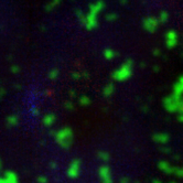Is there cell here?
<instances>
[{"instance_id": "obj_7", "label": "cell", "mask_w": 183, "mask_h": 183, "mask_svg": "<svg viewBox=\"0 0 183 183\" xmlns=\"http://www.w3.org/2000/svg\"><path fill=\"white\" fill-rule=\"evenodd\" d=\"M44 124H45L46 126H52L53 122L55 121V117L53 116V115H49V116H46L45 118H44Z\"/></svg>"}, {"instance_id": "obj_12", "label": "cell", "mask_w": 183, "mask_h": 183, "mask_svg": "<svg viewBox=\"0 0 183 183\" xmlns=\"http://www.w3.org/2000/svg\"><path fill=\"white\" fill-rule=\"evenodd\" d=\"M153 183H161V182H160V181H158V180H155V181H153Z\"/></svg>"}, {"instance_id": "obj_5", "label": "cell", "mask_w": 183, "mask_h": 183, "mask_svg": "<svg viewBox=\"0 0 183 183\" xmlns=\"http://www.w3.org/2000/svg\"><path fill=\"white\" fill-rule=\"evenodd\" d=\"M153 140L158 142V144L165 145L169 141V136L165 134H157L153 136Z\"/></svg>"}, {"instance_id": "obj_11", "label": "cell", "mask_w": 183, "mask_h": 183, "mask_svg": "<svg viewBox=\"0 0 183 183\" xmlns=\"http://www.w3.org/2000/svg\"><path fill=\"white\" fill-rule=\"evenodd\" d=\"M120 183H130V182H129L128 179H122L121 182H120Z\"/></svg>"}, {"instance_id": "obj_10", "label": "cell", "mask_w": 183, "mask_h": 183, "mask_svg": "<svg viewBox=\"0 0 183 183\" xmlns=\"http://www.w3.org/2000/svg\"><path fill=\"white\" fill-rule=\"evenodd\" d=\"M46 181H48V180H46L45 178H39V182H40V183H41V182H42V183H45Z\"/></svg>"}, {"instance_id": "obj_9", "label": "cell", "mask_w": 183, "mask_h": 183, "mask_svg": "<svg viewBox=\"0 0 183 183\" xmlns=\"http://www.w3.org/2000/svg\"><path fill=\"white\" fill-rule=\"evenodd\" d=\"M173 173H175L178 177H181L183 178V168H180V169H177V170H174L173 169Z\"/></svg>"}, {"instance_id": "obj_6", "label": "cell", "mask_w": 183, "mask_h": 183, "mask_svg": "<svg viewBox=\"0 0 183 183\" xmlns=\"http://www.w3.org/2000/svg\"><path fill=\"white\" fill-rule=\"evenodd\" d=\"M158 165H159V169L161 171H163V172H165V173H173V168H172L167 161L159 162Z\"/></svg>"}, {"instance_id": "obj_3", "label": "cell", "mask_w": 183, "mask_h": 183, "mask_svg": "<svg viewBox=\"0 0 183 183\" xmlns=\"http://www.w3.org/2000/svg\"><path fill=\"white\" fill-rule=\"evenodd\" d=\"M179 104H180L179 96H175V95H173L170 98H167L165 101V105L169 111H175L179 109Z\"/></svg>"}, {"instance_id": "obj_4", "label": "cell", "mask_w": 183, "mask_h": 183, "mask_svg": "<svg viewBox=\"0 0 183 183\" xmlns=\"http://www.w3.org/2000/svg\"><path fill=\"white\" fill-rule=\"evenodd\" d=\"M99 178H101V183H113L110 170L108 167H106V165L101 167V169H99Z\"/></svg>"}, {"instance_id": "obj_2", "label": "cell", "mask_w": 183, "mask_h": 183, "mask_svg": "<svg viewBox=\"0 0 183 183\" xmlns=\"http://www.w3.org/2000/svg\"><path fill=\"white\" fill-rule=\"evenodd\" d=\"M79 170H81V161L79 160H73V161L71 162L70 167H68L67 175L71 179H75V178L78 177Z\"/></svg>"}, {"instance_id": "obj_8", "label": "cell", "mask_w": 183, "mask_h": 183, "mask_svg": "<svg viewBox=\"0 0 183 183\" xmlns=\"http://www.w3.org/2000/svg\"><path fill=\"white\" fill-rule=\"evenodd\" d=\"M98 157H99V158H101L103 161H108V159H109L108 153H107V152H103V151L98 152Z\"/></svg>"}, {"instance_id": "obj_1", "label": "cell", "mask_w": 183, "mask_h": 183, "mask_svg": "<svg viewBox=\"0 0 183 183\" xmlns=\"http://www.w3.org/2000/svg\"><path fill=\"white\" fill-rule=\"evenodd\" d=\"M55 140L62 148H70L73 142V131L68 127L62 128L55 135Z\"/></svg>"}]
</instances>
